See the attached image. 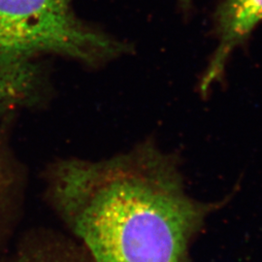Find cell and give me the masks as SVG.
<instances>
[{
  "mask_svg": "<svg viewBox=\"0 0 262 262\" xmlns=\"http://www.w3.org/2000/svg\"><path fill=\"white\" fill-rule=\"evenodd\" d=\"M2 214H3V204H2V199L0 196V224H1V220H2Z\"/></svg>",
  "mask_w": 262,
  "mask_h": 262,
  "instance_id": "obj_7",
  "label": "cell"
},
{
  "mask_svg": "<svg viewBox=\"0 0 262 262\" xmlns=\"http://www.w3.org/2000/svg\"><path fill=\"white\" fill-rule=\"evenodd\" d=\"M45 181L91 262H184L208 211L186 194L177 159L151 141L107 159H57Z\"/></svg>",
  "mask_w": 262,
  "mask_h": 262,
  "instance_id": "obj_1",
  "label": "cell"
},
{
  "mask_svg": "<svg viewBox=\"0 0 262 262\" xmlns=\"http://www.w3.org/2000/svg\"><path fill=\"white\" fill-rule=\"evenodd\" d=\"M50 92L46 71L41 63L0 61V114L36 107Z\"/></svg>",
  "mask_w": 262,
  "mask_h": 262,
  "instance_id": "obj_4",
  "label": "cell"
},
{
  "mask_svg": "<svg viewBox=\"0 0 262 262\" xmlns=\"http://www.w3.org/2000/svg\"><path fill=\"white\" fill-rule=\"evenodd\" d=\"M180 2H181L182 6H183L185 9H187L188 6H189V4H190V0H180Z\"/></svg>",
  "mask_w": 262,
  "mask_h": 262,
  "instance_id": "obj_6",
  "label": "cell"
},
{
  "mask_svg": "<svg viewBox=\"0 0 262 262\" xmlns=\"http://www.w3.org/2000/svg\"><path fill=\"white\" fill-rule=\"evenodd\" d=\"M130 50L128 44L79 19L72 0H0V61L57 56L99 68Z\"/></svg>",
  "mask_w": 262,
  "mask_h": 262,
  "instance_id": "obj_2",
  "label": "cell"
},
{
  "mask_svg": "<svg viewBox=\"0 0 262 262\" xmlns=\"http://www.w3.org/2000/svg\"><path fill=\"white\" fill-rule=\"evenodd\" d=\"M262 20V0H224L215 14L219 45L199 85L203 95L224 74L232 52Z\"/></svg>",
  "mask_w": 262,
  "mask_h": 262,
  "instance_id": "obj_3",
  "label": "cell"
},
{
  "mask_svg": "<svg viewBox=\"0 0 262 262\" xmlns=\"http://www.w3.org/2000/svg\"><path fill=\"white\" fill-rule=\"evenodd\" d=\"M4 262H91L85 253L61 244L30 247Z\"/></svg>",
  "mask_w": 262,
  "mask_h": 262,
  "instance_id": "obj_5",
  "label": "cell"
}]
</instances>
